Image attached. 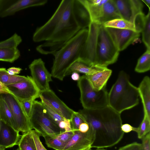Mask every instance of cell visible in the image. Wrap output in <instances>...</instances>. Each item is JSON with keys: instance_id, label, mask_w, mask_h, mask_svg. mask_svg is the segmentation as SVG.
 Returning a JSON list of instances; mask_svg holds the SVG:
<instances>
[{"instance_id": "ac0fdd59", "label": "cell", "mask_w": 150, "mask_h": 150, "mask_svg": "<svg viewBox=\"0 0 150 150\" xmlns=\"http://www.w3.org/2000/svg\"><path fill=\"white\" fill-rule=\"evenodd\" d=\"M21 136L19 131L1 121L0 146L6 148L18 145Z\"/></svg>"}, {"instance_id": "ab89813d", "label": "cell", "mask_w": 150, "mask_h": 150, "mask_svg": "<svg viewBox=\"0 0 150 150\" xmlns=\"http://www.w3.org/2000/svg\"><path fill=\"white\" fill-rule=\"evenodd\" d=\"M121 130L124 133H128L133 131L134 127L128 124H122L121 126Z\"/></svg>"}, {"instance_id": "e575fe53", "label": "cell", "mask_w": 150, "mask_h": 150, "mask_svg": "<svg viewBox=\"0 0 150 150\" xmlns=\"http://www.w3.org/2000/svg\"><path fill=\"white\" fill-rule=\"evenodd\" d=\"M37 150H47L43 145L40 139V134L35 130H31Z\"/></svg>"}, {"instance_id": "f6af8a7d", "label": "cell", "mask_w": 150, "mask_h": 150, "mask_svg": "<svg viewBox=\"0 0 150 150\" xmlns=\"http://www.w3.org/2000/svg\"><path fill=\"white\" fill-rule=\"evenodd\" d=\"M71 74V78L73 80L78 81L79 80L80 76L78 73L74 72Z\"/></svg>"}, {"instance_id": "4dcf8cb0", "label": "cell", "mask_w": 150, "mask_h": 150, "mask_svg": "<svg viewBox=\"0 0 150 150\" xmlns=\"http://www.w3.org/2000/svg\"><path fill=\"white\" fill-rule=\"evenodd\" d=\"M43 137L47 146L55 150H62L65 144L55 136H46Z\"/></svg>"}, {"instance_id": "d4e9b609", "label": "cell", "mask_w": 150, "mask_h": 150, "mask_svg": "<svg viewBox=\"0 0 150 150\" xmlns=\"http://www.w3.org/2000/svg\"><path fill=\"white\" fill-rule=\"evenodd\" d=\"M31 130L21 135L18 144L20 150H37Z\"/></svg>"}, {"instance_id": "8fae6325", "label": "cell", "mask_w": 150, "mask_h": 150, "mask_svg": "<svg viewBox=\"0 0 150 150\" xmlns=\"http://www.w3.org/2000/svg\"><path fill=\"white\" fill-rule=\"evenodd\" d=\"M29 68L31 77L40 92L50 89L49 83L52 81V76L41 58L34 59L29 65Z\"/></svg>"}, {"instance_id": "1f68e13d", "label": "cell", "mask_w": 150, "mask_h": 150, "mask_svg": "<svg viewBox=\"0 0 150 150\" xmlns=\"http://www.w3.org/2000/svg\"><path fill=\"white\" fill-rule=\"evenodd\" d=\"M86 122L82 116L78 112L75 111L70 120V123L72 131L78 130L79 125L81 123Z\"/></svg>"}, {"instance_id": "30bf717a", "label": "cell", "mask_w": 150, "mask_h": 150, "mask_svg": "<svg viewBox=\"0 0 150 150\" xmlns=\"http://www.w3.org/2000/svg\"><path fill=\"white\" fill-rule=\"evenodd\" d=\"M100 24L96 21L91 23L88 27L87 38L78 60L91 66H95Z\"/></svg>"}, {"instance_id": "9a60e30c", "label": "cell", "mask_w": 150, "mask_h": 150, "mask_svg": "<svg viewBox=\"0 0 150 150\" xmlns=\"http://www.w3.org/2000/svg\"><path fill=\"white\" fill-rule=\"evenodd\" d=\"M41 102L54 110L64 119L70 120L75 111L69 107L50 89L41 92Z\"/></svg>"}, {"instance_id": "3957f363", "label": "cell", "mask_w": 150, "mask_h": 150, "mask_svg": "<svg viewBox=\"0 0 150 150\" xmlns=\"http://www.w3.org/2000/svg\"><path fill=\"white\" fill-rule=\"evenodd\" d=\"M88 34V29L80 30L53 55L52 77L63 80L70 67L79 59Z\"/></svg>"}, {"instance_id": "5b68a950", "label": "cell", "mask_w": 150, "mask_h": 150, "mask_svg": "<svg viewBox=\"0 0 150 150\" xmlns=\"http://www.w3.org/2000/svg\"><path fill=\"white\" fill-rule=\"evenodd\" d=\"M31 129L43 137L55 136L62 132L58 125L50 117L41 101L35 100L29 117Z\"/></svg>"}, {"instance_id": "f35d334b", "label": "cell", "mask_w": 150, "mask_h": 150, "mask_svg": "<svg viewBox=\"0 0 150 150\" xmlns=\"http://www.w3.org/2000/svg\"><path fill=\"white\" fill-rule=\"evenodd\" d=\"M142 145L144 150H150V132L146 134L142 139Z\"/></svg>"}, {"instance_id": "74e56055", "label": "cell", "mask_w": 150, "mask_h": 150, "mask_svg": "<svg viewBox=\"0 0 150 150\" xmlns=\"http://www.w3.org/2000/svg\"><path fill=\"white\" fill-rule=\"evenodd\" d=\"M142 144L134 142L120 148L117 150H141Z\"/></svg>"}, {"instance_id": "6da1fadb", "label": "cell", "mask_w": 150, "mask_h": 150, "mask_svg": "<svg viewBox=\"0 0 150 150\" xmlns=\"http://www.w3.org/2000/svg\"><path fill=\"white\" fill-rule=\"evenodd\" d=\"M77 1H62L51 18L36 28L33 34V41L44 42L36 48L40 53L54 55L81 30Z\"/></svg>"}, {"instance_id": "f1b7e54d", "label": "cell", "mask_w": 150, "mask_h": 150, "mask_svg": "<svg viewBox=\"0 0 150 150\" xmlns=\"http://www.w3.org/2000/svg\"><path fill=\"white\" fill-rule=\"evenodd\" d=\"M150 10L145 16L144 24L141 32L142 41L147 48L150 49Z\"/></svg>"}, {"instance_id": "484cf974", "label": "cell", "mask_w": 150, "mask_h": 150, "mask_svg": "<svg viewBox=\"0 0 150 150\" xmlns=\"http://www.w3.org/2000/svg\"><path fill=\"white\" fill-rule=\"evenodd\" d=\"M26 76L17 75H11L6 69L0 68V81L4 85L13 84L25 79Z\"/></svg>"}, {"instance_id": "f5cc1de1", "label": "cell", "mask_w": 150, "mask_h": 150, "mask_svg": "<svg viewBox=\"0 0 150 150\" xmlns=\"http://www.w3.org/2000/svg\"><path fill=\"white\" fill-rule=\"evenodd\" d=\"M16 150H20L18 148Z\"/></svg>"}, {"instance_id": "e0dca14e", "label": "cell", "mask_w": 150, "mask_h": 150, "mask_svg": "<svg viewBox=\"0 0 150 150\" xmlns=\"http://www.w3.org/2000/svg\"><path fill=\"white\" fill-rule=\"evenodd\" d=\"M122 18L133 23L135 16L143 13V2L140 0H114Z\"/></svg>"}, {"instance_id": "603a6c76", "label": "cell", "mask_w": 150, "mask_h": 150, "mask_svg": "<svg viewBox=\"0 0 150 150\" xmlns=\"http://www.w3.org/2000/svg\"><path fill=\"white\" fill-rule=\"evenodd\" d=\"M108 0H81L87 9L91 21L97 22L101 16L104 4Z\"/></svg>"}, {"instance_id": "44dd1931", "label": "cell", "mask_w": 150, "mask_h": 150, "mask_svg": "<svg viewBox=\"0 0 150 150\" xmlns=\"http://www.w3.org/2000/svg\"><path fill=\"white\" fill-rule=\"evenodd\" d=\"M122 18L114 0H108L103 5L101 16L97 21L103 24L108 21Z\"/></svg>"}, {"instance_id": "7dc6e473", "label": "cell", "mask_w": 150, "mask_h": 150, "mask_svg": "<svg viewBox=\"0 0 150 150\" xmlns=\"http://www.w3.org/2000/svg\"><path fill=\"white\" fill-rule=\"evenodd\" d=\"M143 2L149 8V10H150V0H142Z\"/></svg>"}, {"instance_id": "f907efd6", "label": "cell", "mask_w": 150, "mask_h": 150, "mask_svg": "<svg viewBox=\"0 0 150 150\" xmlns=\"http://www.w3.org/2000/svg\"><path fill=\"white\" fill-rule=\"evenodd\" d=\"M1 119L0 118V129L1 127Z\"/></svg>"}, {"instance_id": "7a4b0ae2", "label": "cell", "mask_w": 150, "mask_h": 150, "mask_svg": "<svg viewBox=\"0 0 150 150\" xmlns=\"http://www.w3.org/2000/svg\"><path fill=\"white\" fill-rule=\"evenodd\" d=\"M78 112L94 131L95 139L91 148L111 147L122 138L124 133L121 128V114L108 105L96 109L83 108Z\"/></svg>"}, {"instance_id": "60d3db41", "label": "cell", "mask_w": 150, "mask_h": 150, "mask_svg": "<svg viewBox=\"0 0 150 150\" xmlns=\"http://www.w3.org/2000/svg\"><path fill=\"white\" fill-rule=\"evenodd\" d=\"M21 70V68L12 67L8 68L7 71L10 75H15L19 74Z\"/></svg>"}, {"instance_id": "cb8c5ba5", "label": "cell", "mask_w": 150, "mask_h": 150, "mask_svg": "<svg viewBox=\"0 0 150 150\" xmlns=\"http://www.w3.org/2000/svg\"><path fill=\"white\" fill-rule=\"evenodd\" d=\"M0 117L1 121L10 126L15 130L18 131L14 122L11 110L1 94Z\"/></svg>"}, {"instance_id": "d6986e66", "label": "cell", "mask_w": 150, "mask_h": 150, "mask_svg": "<svg viewBox=\"0 0 150 150\" xmlns=\"http://www.w3.org/2000/svg\"><path fill=\"white\" fill-rule=\"evenodd\" d=\"M138 88L140 98L143 105L144 115L150 118V79L144 77Z\"/></svg>"}, {"instance_id": "ffe728a7", "label": "cell", "mask_w": 150, "mask_h": 150, "mask_svg": "<svg viewBox=\"0 0 150 150\" xmlns=\"http://www.w3.org/2000/svg\"><path fill=\"white\" fill-rule=\"evenodd\" d=\"M112 72L111 70L107 68L102 71L92 74L85 75L93 88L96 90L99 91L105 87Z\"/></svg>"}, {"instance_id": "d6a6232c", "label": "cell", "mask_w": 150, "mask_h": 150, "mask_svg": "<svg viewBox=\"0 0 150 150\" xmlns=\"http://www.w3.org/2000/svg\"><path fill=\"white\" fill-rule=\"evenodd\" d=\"M145 16L143 12L138 14L135 16L133 23L136 32L139 33L141 32L144 23Z\"/></svg>"}, {"instance_id": "4316f807", "label": "cell", "mask_w": 150, "mask_h": 150, "mask_svg": "<svg viewBox=\"0 0 150 150\" xmlns=\"http://www.w3.org/2000/svg\"><path fill=\"white\" fill-rule=\"evenodd\" d=\"M150 69V49H147L146 52L138 59L135 68L136 72L143 73Z\"/></svg>"}, {"instance_id": "7402d4cb", "label": "cell", "mask_w": 150, "mask_h": 150, "mask_svg": "<svg viewBox=\"0 0 150 150\" xmlns=\"http://www.w3.org/2000/svg\"><path fill=\"white\" fill-rule=\"evenodd\" d=\"M107 68L97 66H90L78 60L70 67L66 73V76L70 75L74 72L82 73L85 75H91L102 71Z\"/></svg>"}, {"instance_id": "9c48e42d", "label": "cell", "mask_w": 150, "mask_h": 150, "mask_svg": "<svg viewBox=\"0 0 150 150\" xmlns=\"http://www.w3.org/2000/svg\"><path fill=\"white\" fill-rule=\"evenodd\" d=\"M5 86L20 101L35 100L39 97L40 92L31 76H27L23 81Z\"/></svg>"}, {"instance_id": "2e32d148", "label": "cell", "mask_w": 150, "mask_h": 150, "mask_svg": "<svg viewBox=\"0 0 150 150\" xmlns=\"http://www.w3.org/2000/svg\"><path fill=\"white\" fill-rule=\"evenodd\" d=\"M22 41L16 33L6 40L0 42V61L13 62L20 55L17 48Z\"/></svg>"}, {"instance_id": "4fadbf2b", "label": "cell", "mask_w": 150, "mask_h": 150, "mask_svg": "<svg viewBox=\"0 0 150 150\" xmlns=\"http://www.w3.org/2000/svg\"><path fill=\"white\" fill-rule=\"evenodd\" d=\"M115 46L120 52L137 41L140 33L128 29L105 27Z\"/></svg>"}, {"instance_id": "db71d44e", "label": "cell", "mask_w": 150, "mask_h": 150, "mask_svg": "<svg viewBox=\"0 0 150 150\" xmlns=\"http://www.w3.org/2000/svg\"><path fill=\"white\" fill-rule=\"evenodd\" d=\"M141 150H144L142 147V148Z\"/></svg>"}, {"instance_id": "d590c367", "label": "cell", "mask_w": 150, "mask_h": 150, "mask_svg": "<svg viewBox=\"0 0 150 150\" xmlns=\"http://www.w3.org/2000/svg\"><path fill=\"white\" fill-rule=\"evenodd\" d=\"M34 100H32L20 101L25 113L29 118L31 112Z\"/></svg>"}, {"instance_id": "f546056e", "label": "cell", "mask_w": 150, "mask_h": 150, "mask_svg": "<svg viewBox=\"0 0 150 150\" xmlns=\"http://www.w3.org/2000/svg\"><path fill=\"white\" fill-rule=\"evenodd\" d=\"M150 118L144 115L143 120L137 127H134V131L137 133L139 139H142L150 132Z\"/></svg>"}, {"instance_id": "11a10c76", "label": "cell", "mask_w": 150, "mask_h": 150, "mask_svg": "<svg viewBox=\"0 0 150 150\" xmlns=\"http://www.w3.org/2000/svg\"></svg>"}, {"instance_id": "277c9868", "label": "cell", "mask_w": 150, "mask_h": 150, "mask_svg": "<svg viewBox=\"0 0 150 150\" xmlns=\"http://www.w3.org/2000/svg\"><path fill=\"white\" fill-rule=\"evenodd\" d=\"M140 98L138 88L131 83L125 71H121L108 93V105L121 114L137 105Z\"/></svg>"}, {"instance_id": "ba28073f", "label": "cell", "mask_w": 150, "mask_h": 150, "mask_svg": "<svg viewBox=\"0 0 150 150\" xmlns=\"http://www.w3.org/2000/svg\"><path fill=\"white\" fill-rule=\"evenodd\" d=\"M8 105L18 130L25 133L31 130L29 118L20 101L11 93L1 94Z\"/></svg>"}, {"instance_id": "816d5d0a", "label": "cell", "mask_w": 150, "mask_h": 150, "mask_svg": "<svg viewBox=\"0 0 150 150\" xmlns=\"http://www.w3.org/2000/svg\"><path fill=\"white\" fill-rule=\"evenodd\" d=\"M86 150H93V149H86Z\"/></svg>"}, {"instance_id": "836d02e7", "label": "cell", "mask_w": 150, "mask_h": 150, "mask_svg": "<svg viewBox=\"0 0 150 150\" xmlns=\"http://www.w3.org/2000/svg\"><path fill=\"white\" fill-rule=\"evenodd\" d=\"M42 103L50 117L58 125L59 122L64 120L63 117L54 110L46 104Z\"/></svg>"}, {"instance_id": "83f0119b", "label": "cell", "mask_w": 150, "mask_h": 150, "mask_svg": "<svg viewBox=\"0 0 150 150\" xmlns=\"http://www.w3.org/2000/svg\"><path fill=\"white\" fill-rule=\"evenodd\" d=\"M105 27L130 30L136 31L133 23L122 18L114 19L103 24Z\"/></svg>"}, {"instance_id": "52a82bcc", "label": "cell", "mask_w": 150, "mask_h": 150, "mask_svg": "<svg viewBox=\"0 0 150 150\" xmlns=\"http://www.w3.org/2000/svg\"><path fill=\"white\" fill-rule=\"evenodd\" d=\"M119 51L103 24H100L97 38L95 66L107 67L117 61Z\"/></svg>"}, {"instance_id": "681fc988", "label": "cell", "mask_w": 150, "mask_h": 150, "mask_svg": "<svg viewBox=\"0 0 150 150\" xmlns=\"http://www.w3.org/2000/svg\"><path fill=\"white\" fill-rule=\"evenodd\" d=\"M95 150H107L105 149H97Z\"/></svg>"}, {"instance_id": "b9f144b4", "label": "cell", "mask_w": 150, "mask_h": 150, "mask_svg": "<svg viewBox=\"0 0 150 150\" xmlns=\"http://www.w3.org/2000/svg\"><path fill=\"white\" fill-rule=\"evenodd\" d=\"M89 128L88 124L87 122H83L80 125L78 130L82 133H86L88 131Z\"/></svg>"}, {"instance_id": "ee69618b", "label": "cell", "mask_w": 150, "mask_h": 150, "mask_svg": "<svg viewBox=\"0 0 150 150\" xmlns=\"http://www.w3.org/2000/svg\"><path fill=\"white\" fill-rule=\"evenodd\" d=\"M64 120L66 122V126L64 128V132H69L72 131L70 120L64 119Z\"/></svg>"}, {"instance_id": "5bb4252c", "label": "cell", "mask_w": 150, "mask_h": 150, "mask_svg": "<svg viewBox=\"0 0 150 150\" xmlns=\"http://www.w3.org/2000/svg\"><path fill=\"white\" fill-rule=\"evenodd\" d=\"M87 132L82 133L74 131L73 135L65 143L62 150H86L91 149L95 139V132L89 125Z\"/></svg>"}, {"instance_id": "8992f818", "label": "cell", "mask_w": 150, "mask_h": 150, "mask_svg": "<svg viewBox=\"0 0 150 150\" xmlns=\"http://www.w3.org/2000/svg\"><path fill=\"white\" fill-rule=\"evenodd\" d=\"M77 86L80 92L81 102L84 109H96L108 106V93L105 87L99 91L96 90L85 75L80 77Z\"/></svg>"}, {"instance_id": "7bdbcfd3", "label": "cell", "mask_w": 150, "mask_h": 150, "mask_svg": "<svg viewBox=\"0 0 150 150\" xmlns=\"http://www.w3.org/2000/svg\"><path fill=\"white\" fill-rule=\"evenodd\" d=\"M7 93L11 94L6 87L0 81V94Z\"/></svg>"}, {"instance_id": "c3c4849f", "label": "cell", "mask_w": 150, "mask_h": 150, "mask_svg": "<svg viewBox=\"0 0 150 150\" xmlns=\"http://www.w3.org/2000/svg\"><path fill=\"white\" fill-rule=\"evenodd\" d=\"M5 149L4 147L0 146V150H5Z\"/></svg>"}, {"instance_id": "bcb514c9", "label": "cell", "mask_w": 150, "mask_h": 150, "mask_svg": "<svg viewBox=\"0 0 150 150\" xmlns=\"http://www.w3.org/2000/svg\"><path fill=\"white\" fill-rule=\"evenodd\" d=\"M58 126L61 130L62 132H64V128L66 126V122L64 120L61 121L58 124Z\"/></svg>"}, {"instance_id": "8d00e7d4", "label": "cell", "mask_w": 150, "mask_h": 150, "mask_svg": "<svg viewBox=\"0 0 150 150\" xmlns=\"http://www.w3.org/2000/svg\"><path fill=\"white\" fill-rule=\"evenodd\" d=\"M74 131L69 132H64L60 134L55 135V136L61 141L66 143L73 135Z\"/></svg>"}, {"instance_id": "7c38bea8", "label": "cell", "mask_w": 150, "mask_h": 150, "mask_svg": "<svg viewBox=\"0 0 150 150\" xmlns=\"http://www.w3.org/2000/svg\"><path fill=\"white\" fill-rule=\"evenodd\" d=\"M47 0H0V17H5L27 8L43 6Z\"/></svg>"}]
</instances>
